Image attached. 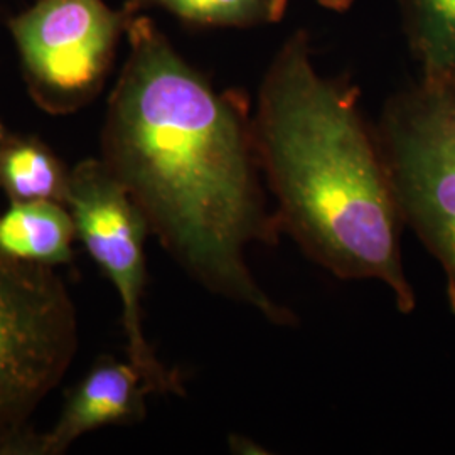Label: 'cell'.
<instances>
[{"label": "cell", "mask_w": 455, "mask_h": 455, "mask_svg": "<svg viewBox=\"0 0 455 455\" xmlns=\"http://www.w3.org/2000/svg\"><path fill=\"white\" fill-rule=\"evenodd\" d=\"M129 33L101 163L201 287L272 324H295L248 267L250 246H275L283 229L267 203L246 101L216 92L152 20H132Z\"/></svg>", "instance_id": "6da1fadb"}, {"label": "cell", "mask_w": 455, "mask_h": 455, "mask_svg": "<svg viewBox=\"0 0 455 455\" xmlns=\"http://www.w3.org/2000/svg\"><path fill=\"white\" fill-rule=\"evenodd\" d=\"M253 140L280 227L327 272L385 283L403 314L417 299L402 261L403 220L351 83L325 78L297 31L268 66Z\"/></svg>", "instance_id": "7a4b0ae2"}, {"label": "cell", "mask_w": 455, "mask_h": 455, "mask_svg": "<svg viewBox=\"0 0 455 455\" xmlns=\"http://www.w3.org/2000/svg\"><path fill=\"white\" fill-rule=\"evenodd\" d=\"M78 347L76 310L52 267L0 251V455L34 454V410Z\"/></svg>", "instance_id": "3957f363"}, {"label": "cell", "mask_w": 455, "mask_h": 455, "mask_svg": "<svg viewBox=\"0 0 455 455\" xmlns=\"http://www.w3.org/2000/svg\"><path fill=\"white\" fill-rule=\"evenodd\" d=\"M376 139L403 225L442 265L455 314V82L422 78L395 95Z\"/></svg>", "instance_id": "277c9868"}, {"label": "cell", "mask_w": 455, "mask_h": 455, "mask_svg": "<svg viewBox=\"0 0 455 455\" xmlns=\"http://www.w3.org/2000/svg\"><path fill=\"white\" fill-rule=\"evenodd\" d=\"M66 206L76 235L118 292L129 361L144 374L152 393L182 395L180 376L157 359L144 334V243L150 231L142 212L100 161L80 164L69 174Z\"/></svg>", "instance_id": "5b68a950"}, {"label": "cell", "mask_w": 455, "mask_h": 455, "mask_svg": "<svg viewBox=\"0 0 455 455\" xmlns=\"http://www.w3.org/2000/svg\"><path fill=\"white\" fill-rule=\"evenodd\" d=\"M120 24L101 0H43L17 19L14 34L39 92L75 100L101 80Z\"/></svg>", "instance_id": "8992f818"}, {"label": "cell", "mask_w": 455, "mask_h": 455, "mask_svg": "<svg viewBox=\"0 0 455 455\" xmlns=\"http://www.w3.org/2000/svg\"><path fill=\"white\" fill-rule=\"evenodd\" d=\"M148 383L131 361L101 359L71 391L54 428L37 437L34 455H60L86 432L105 425L142 422Z\"/></svg>", "instance_id": "52a82bcc"}, {"label": "cell", "mask_w": 455, "mask_h": 455, "mask_svg": "<svg viewBox=\"0 0 455 455\" xmlns=\"http://www.w3.org/2000/svg\"><path fill=\"white\" fill-rule=\"evenodd\" d=\"M76 225L58 201H11L0 214V251L17 259L56 267L71 261Z\"/></svg>", "instance_id": "ba28073f"}, {"label": "cell", "mask_w": 455, "mask_h": 455, "mask_svg": "<svg viewBox=\"0 0 455 455\" xmlns=\"http://www.w3.org/2000/svg\"><path fill=\"white\" fill-rule=\"evenodd\" d=\"M69 174L54 154L36 140H0V188L11 201L66 204Z\"/></svg>", "instance_id": "9c48e42d"}, {"label": "cell", "mask_w": 455, "mask_h": 455, "mask_svg": "<svg viewBox=\"0 0 455 455\" xmlns=\"http://www.w3.org/2000/svg\"><path fill=\"white\" fill-rule=\"evenodd\" d=\"M400 5L422 78L455 82V0H400Z\"/></svg>", "instance_id": "30bf717a"}, {"label": "cell", "mask_w": 455, "mask_h": 455, "mask_svg": "<svg viewBox=\"0 0 455 455\" xmlns=\"http://www.w3.org/2000/svg\"><path fill=\"white\" fill-rule=\"evenodd\" d=\"M291 0H131L129 14L159 5L188 22L214 28H259L280 22Z\"/></svg>", "instance_id": "8fae6325"}, {"label": "cell", "mask_w": 455, "mask_h": 455, "mask_svg": "<svg viewBox=\"0 0 455 455\" xmlns=\"http://www.w3.org/2000/svg\"><path fill=\"white\" fill-rule=\"evenodd\" d=\"M324 9L332 12H346L353 7L355 0H317Z\"/></svg>", "instance_id": "7c38bea8"}, {"label": "cell", "mask_w": 455, "mask_h": 455, "mask_svg": "<svg viewBox=\"0 0 455 455\" xmlns=\"http://www.w3.org/2000/svg\"><path fill=\"white\" fill-rule=\"evenodd\" d=\"M4 139V132H2V127H0V140Z\"/></svg>", "instance_id": "4fadbf2b"}]
</instances>
